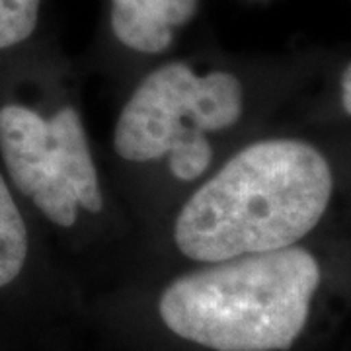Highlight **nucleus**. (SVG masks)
Masks as SVG:
<instances>
[{"label":"nucleus","instance_id":"5","mask_svg":"<svg viewBox=\"0 0 351 351\" xmlns=\"http://www.w3.org/2000/svg\"><path fill=\"white\" fill-rule=\"evenodd\" d=\"M201 0H108L113 39L137 55H162L199 12Z\"/></svg>","mask_w":351,"mask_h":351},{"label":"nucleus","instance_id":"6","mask_svg":"<svg viewBox=\"0 0 351 351\" xmlns=\"http://www.w3.org/2000/svg\"><path fill=\"white\" fill-rule=\"evenodd\" d=\"M32 230L24 203L0 164V291L12 287L32 260Z\"/></svg>","mask_w":351,"mask_h":351},{"label":"nucleus","instance_id":"1","mask_svg":"<svg viewBox=\"0 0 351 351\" xmlns=\"http://www.w3.org/2000/svg\"><path fill=\"white\" fill-rule=\"evenodd\" d=\"M334 176L299 138H265L230 156L180 207L174 244L197 263L295 246L326 213Z\"/></svg>","mask_w":351,"mask_h":351},{"label":"nucleus","instance_id":"8","mask_svg":"<svg viewBox=\"0 0 351 351\" xmlns=\"http://www.w3.org/2000/svg\"><path fill=\"white\" fill-rule=\"evenodd\" d=\"M341 106L351 115V63L341 75Z\"/></svg>","mask_w":351,"mask_h":351},{"label":"nucleus","instance_id":"4","mask_svg":"<svg viewBox=\"0 0 351 351\" xmlns=\"http://www.w3.org/2000/svg\"><path fill=\"white\" fill-rule=\"evenodd\" d=\"M0 164L22 203L49 225L69 230L82 213L104 211L100 172L73 106L45 115L24 100L0 98Z\"/></svg>","mask_w":351,"mask_h":351},{"label":"nucleus","instance_id":"3","mask_svg":"<svg viewBox=\"0 0 351 351\" xmlns=\"http://www.w3.org/2000/svg\"><path fill=\"white\" fill-rule=\"evenodd\" d=\"M244 90L234 73H197L184 61H168L133 90L113 127V151L127 162L168 158L180 182H197L213 164L211 133L237 125Z\"/></svg>","mask_w":351,"mask_h":351},{"label":"nucleus","instance_id":"2","mask_svg":"<svg viewBox=\"0 0 351 351\" xmlns=\"http://www.w3.org/2000/svg\"><path fill=\"white\" fill-rule=\"evenodd\" d=\"M322 274L301 246L250 254L176 277L158 314L174 336L211 351H287L308 322Z\"/></svg>","mask_w":351,"mask_h":351},{"label":"nucleus","instance_id":"7","mask_svg":"<svg viewBox=\"0 0 351 351\" xmlns=\"http://www.w3.org/2000/svg\"><path fill=\"white\" fill-rule=\"evenodd\" d=\"M43 0H0V55L24 45L36 34Z\"/></svg>","mask_w":351,"mask_h":351}]
</instances>
